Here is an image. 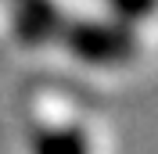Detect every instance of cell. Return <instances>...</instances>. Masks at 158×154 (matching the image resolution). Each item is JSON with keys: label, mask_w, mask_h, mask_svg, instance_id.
Returning <instances> with one entry per match:
<instances>
[{"label": "cell", "mask_w": 158, "mask_h": 154, "mask_svg": "<svg viewBox=\"0 0 158 154\" xmlns=\"http://www.w3.org/2000/svg\"><path fill=\"white\" fill-rule=\"evenodd\" d=\"M32 154H90V140L79 125H43L32 133Z\"/></svg>", "instance_id": "obj_3"}, {"label": "cell", "mask_w": 158, "mask_h": 154, "mask_svg": "<svg viewBox=\"0 0 158 154\" xmlns=\"http://www.w3.org/2000/svg\"><path fill=\"white\" fill-rule=\"evenodd\" d=\"M65 29L61 7L54 0H15L11 4V32L25 47H43Z\"/></svg>", "instance_id": "obj_2"}, {"label": "cell", "mask_w": 158, "mask_h": 154, "mask_svg": "<svg viewBox=\"0 0 158 154\" xmlns=\"http://www.w3.org/2000/svg\"><path fill=\"white\" fill-rule=\"evenodd\" d=\"M111 11V18L115 22H126V25H133L137 29V22L151 18L158 11V0H104Z\"/></svg>", "instance_id": "obj_4"}, {"label": "cell", "mask_w": 158, "mask_h": 154, "mask_svg": "<svg viewBox=\"0 0 158 154\" xmlns=\"http://www.w3.org/2000/svg\"><path fill=\"white\" fill-rule=\"evenodd\" d=\"M58 39L76 61L94 68H118L133 61L140 50L137 29L115 18H72L65 22Z\"/></svg>", "instance_id": "obj_1"}]
</instances>
